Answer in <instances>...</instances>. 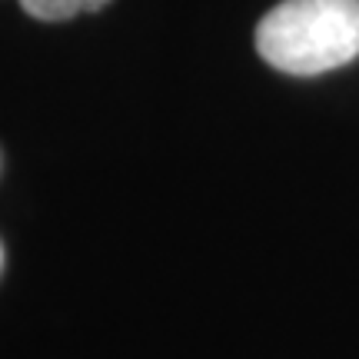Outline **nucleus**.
I'll use <instances>...</instances> for the list:
<instances>
[{
    "mask_svg": "<svg viewBox=\"0 0 359 359\" xmlns=\"http://www.w3.org/2000/svg\"><path fill=\"white\" fill-rule=\"evenodd\" d=\"M110 0H20V7H24L30 17H37V20H70V17H77V13H90V11H100L107 7Z\"/></svg>",
    "mask_w": 359,
    "mask_h": 359,
    "instance_id": "obj_2",
    "label": "nucleus"
},
{
    "mask_svg": "<svg viewBox=\"0 0 359 359\" xmlns=\"http://www.w3.org/2000/svg\"><path fill=\"white\" fill-rule=\"evenodd\" d=\"M257 50L269 67L316 77L359 57V0H283L259 20Z\"/></svg>",
    "mask_w": 359,
    "mask_h": 359,
    "instance_id": "obj_1",
    "label": "nucleus"
}]
</instances>
